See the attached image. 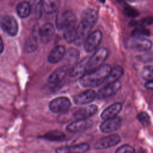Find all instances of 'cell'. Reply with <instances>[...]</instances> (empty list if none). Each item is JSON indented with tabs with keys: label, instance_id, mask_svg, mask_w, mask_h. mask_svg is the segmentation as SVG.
I'll return each instance as SVG.
<instances>
[{
	"label": "cell",
	"instance_id": "cell-21",
	"mask_svg": "<svg viewBox=\"0 0 153 153\" xmlns=\"http://www.w3.org/2000/svg\"><path fill=\"white\" fill-rule=\"evenodd\" d=\"M16 10L19 17L21 18H26L30 14L31 5L28 2H21L17 5Z\"/></svg>",
	"mask_w": 153,
	"mask_h": 153
},
{
	"label": "cell",
	"instance_id": "cell-31",
	"mask_svg": "<svg viewBox=\"0 0 153 153\" xmlns=\"http://www.w3.org/2000/svg\"><path fill=\"white\" fill-rule=\"evenodd\" d=\"M123 11L124 15L128 17L134 18L138 16L139 15L138 11L130 6H126L123 9Z\"/></svg>",
	"mask_w": 153,
	"mask_h": 153
},
{
	"label": "cell",
	"instance_id": "cell-15",
	"mask_svg": "<svg viewBox=\"0 0 153 153\" xmlns=\"http://www.w3.org/2000/svg\"><path fill=\"white\" fill-rule=\"evenodd\" d=\"M89 148L88 143H81L72 146L59 147L56 149V153H85Z\"/></svg>",
	"mask_w": 153,
	"mask_h": 153
},
{
	"label": "cell",
	"instance_id": "cell-25",
	"mask_svg": "<svg viewBox=\"0 0 153 153\" xmlns=\"http://www.w3.org/2000/svg\"><path fill=\"white\" fill-rule=\"evenodd\" d=\"M79 57V53L76 49L74 48H70L65 56V60L68 63L67 65L70 66V65H74L78 61Z\"/></svg>",
	"mask_w": 153,
	"mask_h": 153
},
{
	"label": "cell",
	"instance_id": "cell-6",
	"mask_svg": "<svg viewBox=\"0 0 153 153\" xmlns=\"http://www.w3.org/2000/svg\"><path fill=\"white\" fill-rule=\"evenodd\" d=\"M1 29L8 35L14 36L17 34L19 26L16 20L11 16H4L0 21Z\"/></svg>",
	"mask_w": 153,
	"mask_h": 153
},
{
	"label": "cell",
	"instance_id": "cell-13",
	"mask_svg": "<svg viewBox=\"0 0 153 153\" xmlns=\"http://www.w3.org/2000/svg\"><path fill=\"white\" fill-rule=\"evenodd\" d=\"M97 111V106L96 105H91L72 112V115L73 118L77 120L88 119L94 115Z\"/></svg>",
	"mask_w": 153,
	"mask_h": 153
},
{
	"label": "cell",
	"instance_id": "cell-12",
	"mask_svg": "<svg viewBox=\"0 0 153 153\" xmlns=\"http://www.w3.org/2000/svg\"><path fill=\"white\" fill-rule=\"evenodd\" d=\"M92 126V121L88 119L76 120L70 123L66 127V130L69 133H78L89 128Z\"/></svg>",
	"mask_w": 153,
	"mask_h": 153
},
{
	"label": "cell",
	"instance_id": "cell-35",
	"mask_svg": "<svg viewBox=\"0 0 153 153\" xmlns=\"http://www.w3.org/2000/svg\"><path fill=\"white\" fill-rule=\"evenodd\" d=\"M145 87L147 90L153 91V81L146 82L145 84Z\"/></svg>",
	"mask_w": 153,
	"mask_h": 153
},
{
	"label": "cell",
	"instance_id": "cell-10",
	"mask_svg": "<svg viewBox=\"0 0 153 153\" xmlns=\"http://www.w3.org/2000/svg\"><path fill=\"white\" fill-rule=\"evenodd\" d=\"M121 87V83L119 81L108 83L98 91L96 97L98 99H104L112 96L120 89Z\"/></svg>",
	"mask_w": 153,
	"mask_h": 153
},
{
	"label": "cell",
	"instance_id": "cell-23",
	"mask_svg": "<svg viewBox=\"0 0 153 153\" xmlns=\"http://www.w3.org/2000/svg\"><path fill=\"white\" fill-rule=\"evenodd\" d=\"M123 68L120 66H115L111 69V71L106 81L108 84L117 81L123 76Z\"/></svg>",
	"mask_w": 153,
	"mask_h": 153
},
{
	"label": "cell",
	"instance_id": "cell-17",
	"mask_svg": "<svg viewBox=\"0 0 153 153\" xmlns=\"http://www.w3.org/2000/svg\"><path fill=\"white\" fill-rule=\"evenodd\" d=\"M54 27L50 23H45L41 26L38 31L40 40L43 42H47L54 33Z\"/></svg>",
	"mask_w": 153,
	"mask_h": 153
},
{
	"label": "cell",
	"instance_id": "cell-16",
	"mask_svg": "<svg viewBox=\"0 0 153 153\" xmlns=\"http://www.w3.org/2000/svg\"><path fill=\"white\" fill-rule=\"evenodd\" d=\"M122 109V104L120 102H115L106 108L101 113L102 119L106 120L117 117Z\"/></svg>",
	"mask_w": 153,
	"mask_h": 153
},
{
	"label": "cell",
	"instance_id": "cell-2",
	"mask_svg": "<svg viewBox=\"0 0 153 153\" xmlns=\"http://www.w3.org/2000/svg\"><path fill=\"white\" fill-rule=\"evenodd\" d=\"M111 69L109 65L104 64L100 68L82 75L79 78L80 84L84 87H97L106 80Z\"/></svg>",
	"mask_w": 153,
	"mask_h": 153
},
{
	"label": "cell",
	"instance_id": "cell-27",
	"mask_svg": "<svg viewBox=\"0 0 153 153\" xmlns=\"http://www.w3.org/2000/svg\"><path fill=\"white\" fill-rule=\"evenodd\" d=\"M37 46H38V44H37L36 38L32 36L29 38L25 44V51L28 53H32L36 50Z\"/></svg>",
	"mask_w": 153,
	"mask_h": 153
},
{
	"label": "cell",
	"instance_id": "cell-34",
	"mask_svg": "<svg viewBox=\"0 0 153 153\" xmlns=\"http://www.w3.org/2000/svg\"><path fill=\"white\" fill-rule=\"evenodd\" d=\"M140 59L144 63L153 62V50L140 56Z\"/></svg>",
	"mask_w": 153,
	"mask_h": 153
},
{
	"label": "cell",
	"instance_id": "cell-4",
	"mask_svg": "<svg viewBox=\"0 0 153 153\" xmlns=\"http://www.w3.org/2000/svg\"><path fill=\"white\" fill-rule=\"evenodd\" d=\"M126 47L129 49L141 52L149 51L152 46V42L145 38L133 36L128 38L126 42Z\"/></svg>",
	"mask_w": 153,
	"mask_h": 153
},
{
	"label": "cell",
	"instance_id": "cell-22",
	"mask_svg": "<svg viewBox=\"0 0 153 153\" xmlns=\"http://www.w3.org/2000/svg\"><path fill=\"white\" fill-rule=\"evenodd\" d=\"M60 2L57 0H45L42 1V10L46 13H52L57 10Z\"/></svg>",
	"mask_w": 153,
	"mask_h": 153
},
{
	"label": "cell",
	"instance_id": "cell-8",
	"mask_svg": "<svg viewBox=\"0 0 153 153\" xmlns=\"http://www.w3.org/2000/svg\"><path fill=\"white\" fill-rule=\"evenodd\" d=\"M102 38V33L97 30L88 35L84 41V50L87 53L95 50L99 45Z\"/></svg>",
	"mask_w": 153,
	"mask_h": 153
},
{
	"label": "cell",
	"instance_id": "cell-32",
	"mask_svg": "<svg viewBox=\"0 0 153 153\" xmlns=\"http://www.w3.org/2000/svg\"><path fill=\"white\" fill-rule=\"evenodd\" d=\"M34 4L31 5V11L33 12L34 14L36 16L39 17L41 16V10L42 9V1H33Z\"/></svg>",
	"mask_w": 153,
	"mask_h": 153
},
{
	"label": "cell",
	"instance_id": "cell-19",
	"mask_svg": "<svg viewBox=\"0 0 153 153\" xmlns=\"http://www.w3.org/2000/svg\"><path fill=\"white\" fill-rule=\"evenodd\" d=\"M65 48L62 45H58L54 47L48 56V60L51 63H56L59 62L65 56Z\"/></svg>",
	"mask_w": 153,
	"mask_h": 153
},
{
	"label": "cell",
	"instance_id": "cell-3",
	"mask_svg": "<svg viewBox=\"0 0 153 153\" xmlns=\"http://www.w3.org/2000/svg\"><path fill=\"white\" fill-rule=\"evenodd\" d=\"M76 23L75 14L71 11L66 10L59 14L56 18V27L63 32L74 29Z\"/></svg>",
	"mask_w": 153,
	"mask_h": 153
},
{
	"label": "cell",
	"instance_id": "cell-7",
	"mask_svg": "<svg viewBox=\"0 0 153 153\" xmlns=\"http://www.w3.org/2000/svg\"><path fill=\"white\" fill-rule=\"evenodd\" d=\"M121 142V137L117 134H112L99 139L94 144L96 149H104L113 147Z\"/></svg>",
	"mask_w": 153,
	"mask_h": 153
},
{
	"label": "cell",
	"instance_id": "cell-9",
	"mask_svg": "<svg viewBox=\"0 0 153 153\" xmlns=\"http://www.w3.org/2000/svg\"><path fill=\"white\" fill-rule=\"evenodd\" d=\"M71 106V102L68 97H59L53 99L49 103L50 109L54 113L65 112Z\"/></svg>",
	"mask_w": 153,
	"mask_h": 153
},
{
	"label": "cell",
	"instance_id": "cell-14",
	"mask_svg": "<svg viewBox=\"0 0 153 153\" xmlns=\"http://www.w3.org/2000/svg\"><path fill=\"white\" fill-rule=\"evenodd\" d=\"M96 96L97 94L94 90H88L75 96L73 99L74 103L76 105H86L94 101Z\"/></svg>",
	"mask_w": 153,
	"mask_h": 153
},
{
	"label": "cell",
	"instance_id": "cell-1",
	"mask_svg": "<svg viewBox=\"0 0 153 153\" xmlns=\"http://www.w3.org/2000/svg\"><path fill=\"white\" fill-rule=\"evenodd\" d=\"M98 14L94 9H88L84 11L81 16V21L76 28L75 42L81 44L85 41L86 36L97 22Z\"/></svg>",
	"mask_w": 153,
	"mask_h": 153
},
{
	"label": "cell",
	"instance_id": "cell-33",
	"mask_svg": "<svg viewBox=\"0 0 153 153\" xmlns=\"http://www.w3.org/2000/svg\"><path fill=\"white\" fill-rule=\"evenodd\" d=\"M134 148L129 145L126 144L118 148L115 153H134Z\"/></svg>",
	"mask_w": 153,
	"mask_h": 153
},
{
	"label": "cell",
	"instance_id": "cell-11",
	"mask_svg": "<svg viewBox=\"0 0 153 153\" xmlns=\"http://www.w3.org/2000/svg\"><path fill=\"white\" fill-rule=\"evenodd\" d=\"M121 124V120L119 117L104 120L100 126V130L104 133H109L117 130Z\"/></svg>",
	"mask_w": 153,
	"mask_h": 153
},
{
	"label": "cell",
	"instance_id": "cell-26",
	"mask_svg": "<svg viewBox=\"0 0 153 153\" xmlns=\"http://www.w3.org/2000/svg\"><path fill=\"white\" fill-rule=\"evenodd\" d=\"M142 78L146 81H153V65L145 66L141 71Z\"/></svg>",
	"mask_w": 153,
	"mask_h": 153
},
{
	"label": "cell",
	"instance_id": "cell-18",
	"mask_svg": "<svg viewBox=\"0 0 153 153\" xmlns=\"http://www.w3.org/2000/svg\"><path fill=\"white\" fill-rule=\"evenodd\" d=\"M70 66L68 65L63 66L56 69L48 77V81L51 84H57L60 82L66 75Z\"/></svg>",
	"mask_w": 153,
	"mask_h": 153
},
{
	"label": "cell",
	"instance_id": "cell-29",
	"mask_svg": "<svg viewBox=\"0 0 153 153\" xmlns=\"http://www.w3.org/2000/svg\"><path fill=\"white\" fill-rule=\"evenodd\" d=\"M153 23V17H146L140 19L139 21L133 20L130 22V24L132 26H139V27H142L145 25H149Z\"/></svg>",
	"mask_w": 153,
	"mask_h": 153
},
{
	"label": "cell",
	"instance_id": "cell-24",
	"mask_svg": "<svg viewBox=\"0 0 153 153\" xmlns=\"http://www.w3.org/2000/svg\"><path fill=\"white\" fill-rule=\"evenodd\" d=\"M42 137L50 141H62L65 139V134L59 130H52L46 133Z\"/></svg>",
	"mask_w": 153,
	"mask_h": 153
},
{
	"label": "cell",
	"instance_id": "cell-20",
	"mask_svg": "<svg viewBox=\"0 0 153 153\" xmlns=\"http://www.w3.org/2000/svg\"><path fill=\"white\" fill-rule=\"evenodd\" d=\"M88 57H86L77 63L71 71L70 75L72 77H81L87 71V62Z\"/></svg>",
	"mask_w": 153,
	"mask_h": 153
},
{
	"label": "cell",
	"instance_id": "cell-28",
	"mask_svg": "<svg viewBox=\"0 0 153 153\" xmlns=\"http://www.w3.org/2000/svg\"><path fill=\"white\" fill-rule=\"evenodd\" d=\"M137 118L142 125L145 127H147L151 124V118L149 114L146 112L139 113L137 115Z\"/></svg>",
	"mask_w": 153,
	"mask_h": 153
},
{
	"label": "cell",
	"instance_id": "cell-36",
	"mask_svg": "<svg viewBox=\"0 0 153 153\" xmlns=\"http://www.w3.org/2000/svg\"><path fill=\"white\" fill-rule=\"evenodd\" d=\"M3 51H4V43L1 38V36H0V54L3 52Z\"/></svg>",
	"mask_w": 153,
	"mask_h": 153
},
{
	"label": "cell",
	"instance_id": "cell-5",
	"mask_svg": "<svg viewBox=\"0 0 153 153\" xmlns=\"http://www.w3.org/2000/svg\"><path fill=\"white\" fill-rule=\"evenodd\" d=\"M108 55V51L106 48L101 47L97 50L92 56L88 58L87 72L93 71L103 65Z\"/></svg>",
	"mask_w": 153,
	"mask_h": 153
},
{
	"label": "cell",
	"instance_id": "cell-30",
	"mask_svg": "<svg viewBox=\"0 0 153 153\" xmlns=\"http://www.w3.org/2000/svg\"><path fill=\"white\" fill-rule=\"evenodd\" d=\"M150 35V31L142 27H139L134 29L132 32L133 36L144 38L145 36H149Z\"/></svg>",
	"mask_w": 153,
	"mask_h": 153
}]
</instances>
